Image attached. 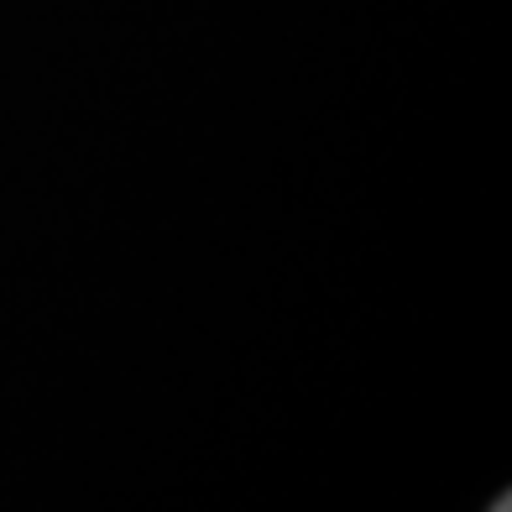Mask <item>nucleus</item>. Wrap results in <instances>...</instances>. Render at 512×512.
<instances>
[{
  "instance_id": "f257e3e1",
  "label": "nucleus",
  "mask_w": 512,
  "mask_h": 512,
  "mask_svg": "<svg viewBox=\"0 0 512 512\" xmlns=\"http://www.w3.org/2000/svg\"><path fill=\"white\" fill-rule=\"evenodd\" d=\"M492 512H512V507H507V497H502V502H497V507H492Z\"/></svg>"
}]
</instances>
